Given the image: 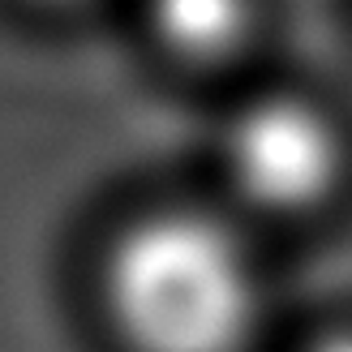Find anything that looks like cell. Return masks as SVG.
Returning <instances> with one entry per match:
<instances>
[{"mask_svg": "<svg viewBox=\"0 0 352 352\" xmlns=\"http://www.w3.org/2000/svg\"><path fill=\"white\" fill-rule=\"evenodd\" d=\"M108 292L142 352H236L258 314L245 241L198 210H168L120 236Z\"/></svg>", "mask_w": 352, "mask_h": 352, "instance_id": "cell-1", "label": "cell"}, {"mask_svg": "<svg viewBox=\"0 0 352 352\" xmlns=\"http://www.w3.org/2000/svg\"><path fill=\"white\" fill-rule=\"evenodd\" d=\"M223 172L258 210H305L340 172V138L305 99L262 95L223 125Z\"/></svg>", "mask_w": 352, "mask_h": 352, "instance_id": "cell-2", "label": "cell"}, {"mask_svg": "<svg viewBox=\"0 0 352 352\" xmlns=\"http://www.w3.org/2000/svg\"><path fill=\"white\" fill-rule=\"evenodd\" d=\"M151 34L181 60H223L250 39L258 0H146Z\"/></svg>", "mask_w": 352, "mask_h": 352, "instance_id": "cell-3", "label": "cell"}, {"mask_svg": "<svg viewBox=\"0 0 352 352\" xmlns=\"http://www.w3.org/2000/svg\"><path fill=\"white\" fill-rule=\"evenodd\" d=\"M309 352H352V336H331V340H322L318 348H309Z\"/></svg>", "mask_w": 352, "mask_h": 352, "instance_id": "cell-4", "label": "cell"}]
</instances>
